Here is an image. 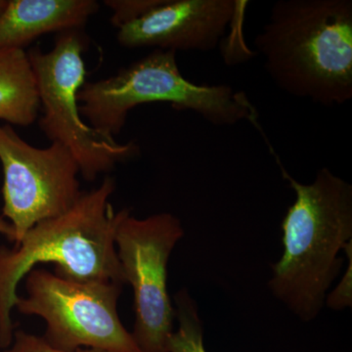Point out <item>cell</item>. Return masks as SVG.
<instances>
[{"label": "cell", "instance_id": "obj_14", "mask_svg": "<svg viewBox=\"0 0 352 352\" xmlns=\"http://www.w3.org/2000/svg\"><path fill=\"white\" fill-rule=\"evenodd\" d=\"M1 352H100L94 349H78L76 351H65L51 346L43 337L19 330L14 332L12 344Z\"/></svg>", "mask_w": 352, "mask_h": 352}, {"label": "cell", "instance_id": "obj_15", "mask_svg": "<svg viewBox=\"0 0 352 352\" xmlns=\"http://www.w3.org/2000/svg\"><path fill=\"white\" fill-rule=\"evenodd\" d=\"M346 252V250L344 249ZM352 249L349 250V267L344 274V279L340 281L338 288L326 298L328 307L333 309H342V308L351 307V266H352Z\"/></svg>", "mask_w": 352, "mask_h": 352}, {"label": "cell", "instance_id": "obj_4", "mask_svg": "<svg viewBox=\"0 0 352 352\" xmlns=\"http://www.w3.org/2000/svg\"><path fill=\"white\" fill-rule=\"evenodd\" d=\"M80 113L90 127L115 140L132 109L170 103L192 110L214 126L248 120L258 127V112L245 92L227 85H197L183 76L173 51L155 50L115 75L85 82L78 91Z\"/></svg>", "mask_w": 352, "mask_h": 352}, {"label": "cell", "instance_id": "obj_5", "mask_svg": "<svg viewBox=\"0 0 352 352\" xmlns=\"http://www.w3.org/2000/svg\"><path fill=\"white\" fill-rule=\"evenodd\" d=\"M85 41L80 31L60 32L54 47L43 52L38 47L28 52L38 85L43 117L41 131L51 143H59L71 152L80 173L92 182L116 164L138 155L134 142L120 144L101 135L82 120L78 94L85 83L82 54Z\"/></svg>", "mask_w": 352, "mask_h": 352}, {"label": "cell", "instance_id": "obj_3", "mask_svg": "<svg viewBox=\"0 0 352 352\" xmlns=\"http://www.w3.org/2000/svg\"><path fill=\"white\" fill-rule=\"evenodd\" d=\"M115 179L106 176L63 214L32 227L12 249L0 245V349L13 342L18 285L38 264H55L58 274L78 281L126 283L115 245Z\"/></svg>", "mask_w": 352, "mask_h": 352}, {"label": "cell", "instance_id": "obj_13", "mask_svg": "<svg viewBox=\"0 0 352 352\" xmlns=\"http://www.w3.org/2000/svg\"><path fill=\"white\" fill-rule=\"evenodd\" d=\"M162 2L163 0H106L104 3L113 11L111 24L120 29L150 12Z\"/></svg>", "mask_w": 352, "mask_h": 352}, {"label": "cell", "instance_id": "obj_18", "mask_svg": "<svg viewBox=\"0 0 352 352\" xmlns=\"http://www.w3.org/2000/svg\"><path fill=\"white\" fill-rule=\"evenodd\" d=\"M0 352H1V351H0Z\"/></svg>", "mask_w": 352, "mask_h": 352}, {"label": "cell", "instance_id": "obj_16", "mask_svg": "<svg viewBox=\"0 0 352 352\" xmlns=\"http://www.w3.org/2000/svg\"><path fill=\"white\" fill-rule=\"evenodd\" d=\"M0 235L6 236L9 242L15 243V230L10 222L0 217Z\"/></svg>", "mask_w": 352, "mask_h": 352}, {"label": "cell", "instance_id": "obj_2", "mask_svg": "<svg viewBox=\"0 0 352 352\" xmlns=\"http://www.w3.org/2000/svg\"><path fill=\"white\" fill-rule=\"evenodd\" d=\"M278 164L296 201L282 222L283 254L272 265L270 288L300 320L309 322L325 305L344 263L340 252L352 242V186L327 168L305 184Z\"/></svg>", "mask_w": 352, "mask_h": 352}, {"label": "cell", "instance_id": "obj_1", "mask_svg": "<svg viewBox=\"0 0 352 352\" xmlns=\"http://www.w3.org/2000/svg\"><path fill=\"white\" fill-rule=\"evenodd\" d=\"M254 45L287 94L327 107L351 100V0H279Z\"/></svg>", "mask_w": 352, "mask_h": 352}, {"label": "cell", "instance_id": "obj_17", "mask_svg": "<svg viewBox=\"0 0 352 352\" xmlns=\"http://www.w3.org/2000/svg\"><path fill=\"white\" fill-rule=\"evenodd\" d=\"M7 4V0H0V14L3 12L4 8H6Z\"/></svg>", "mask_w": 352, "mask_h": 352}, {"label": "cell", "instance_id": "obj_9", "mask_svg": "<svg viewBox=\"0 0 352 352\" xmlns=\"http://www.w3.org/2000/svg\"><path fill=\"white\" fill-rule=\"evenodd\" d=\"M245 4L236 0H163L120 28L118 43L126 48L210 52L221 43Z\"/></svg>", "mask_w": 352, "mask_h": 352}, {"label": "cell", "instance_id": "obj_12", "mask_svg": "<svg viewBox=\"0 0 352 352\" xmlns=\"http://www.w3.org/2000/svg\"><path fill=\"white\" fill-rule=\"evenodd\" d=\"M175 318L177 330L171 333L170 352H207L204 346L203 323L198 307L186 289H180L175 296Z\"/></svg>", "mask_w": 352, "mask_h": 352}, {"label": "cell", "instance_id": "obj_10", "mask_svg": "<svg viewBox=\"0 0 352 352\" xmlns=\"http://www.w3.org/2000/svg\"><path fill=\"white\" fill-rule=\"evenodd\" d=\"M98 9L95 0H9L0 14V50H24L50 32L80 31Z\"/></svg>", "mask_w": 352, "mask_h": 352}, {"label": "cell", "instance_id": "obj_11", "mask_svg": "<svg viewBox=\"0 0 352 352\" xmlns=\"http://www.w3.org/2000/svg\"><path fill=\"white\" fill-rule=\"evenodd\" d=\"M39 109L38 85L28 52L0 50V120L28 126L38 119Z\"/></svg>", "mask_w": 352, "mask_h": 352}, {"label": "cell", "instance_id": "obj_6", "mask_svg": "<svg viewBox=\"0 0 352 352\" xmlns=\"http://www.w3.org/2000/svg\"><path fill=\"white\" fill-rule=\"evenodd\" d=\"M124 285L78 281L34 268L25 276L27 296H18L21 314L41 317L44 339L65 351L87 349L100 352H139L131 333L118 314Z\"/></svg>", "mask_w": 352, "mask_h": 352}, {"label": "cell", "instance_id": "obj_8", "mask_svg": "<svg viewBox=\"0 0 352 352\" xmlns=\"http://www.w3.org/2000/svg\"><path fill=\"white\" fill-rule=\"evenodd\" d=\"M0 163L2 217L15 230L14 245L38 222L63 214L82 195L78 164L59 143L39 149L23 140L8 124L0 126Z\"/></svg>", "mask_w": 352, "mask_h": 352}, {"label": "cell", "instance_id": "obj_7", "mask_svg": "<svg viewBox=\"0 0 352 352\" xmlns=\"http://www.w3.org/2000/svg\"><path fill=\"white\" fill-rule=\"evenodd\" d=\"M184 235L180 220L163 212L139 219L120 210L115 232L118 258L133 289L131 336L139 352H170L175 310L168 291L171 252Z\"/></svg>", "mask_w": 352, "mask_h": 352}]
</instances>
